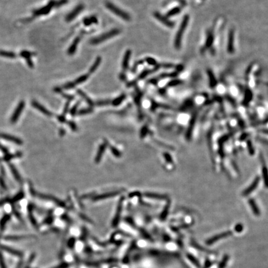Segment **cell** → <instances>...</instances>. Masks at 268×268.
Segmentation results:
<instances>
[{"label":"cell","mask_w":268,"mask_h":268,"mask_svg":"<svg viewBox=\"0 0 268 268\" xmlns=\"http://www.w3.org/2000/svg\"><path fill=\"white\" fill-rule=\"evenodd\" d=\"M146 195L147 196V197H151V198H156V199H165V196L164 195H154V194H146Z\"/></svg>","instance_id":"obj_41"},{"label":"cell","mask_w":268,"mask_h":268,"mask_svg":"<svg viewBox=\"0 0 268 268\" xmlns=\"http://www.w3.org/2000/svg\"><path fill=\"white\" fill-rule=\"evenodd\" d=\"M145 61H146L150 65H153V66H155L156 65H158L155 59H153V58H151V57H147L146 59H145Z\"/></svg>","instance_id":"obj_33"},{"label":"cell","mask_w":268,"mask_h":268,"mask_svg":"<svg viewBox=\"0 0 268 268\" xmlns=\"http://www.w3.org/2000/svg\"><path fill=\"white\" fill-rule=\"evenodd\" d=\"M235 230H236L237 231L240 232V231H241L243 230V227H242V226H241V225H238L235 227Z\"/></svg>","instance_id":"obj_52"},{"label":"cell","mask_w":268,"mask_h":268,"mask_svg":"<svg viewBox=\"0 0 268 268\" xmlns=\"http://www.w3.org/2000/svg\"><path fill=\"white\" fill-rule=\"evenodd\" d=\"M0 250H3V251H6L9 254H12V255L18 256V257L22 258V256H24V253H23L22 251H19L18 250L13 249V248H11L9 247H8V246L3 245V244H0Z\"/></svg>","instance_id":"obj_8"},{"label":"cell","mask_w":268,"mask_h":268,"mask_svg":"<svg viewBox=\"0 0 268 268\" xmlns=\"http://www.w3.org/2000/svg\"><path fill=\"white\" fill-rule=\"evenodd\" d=\"M24 197V193L22 191L19 192L16 195H15L13 198H9V204H14L15 202H17L21 200H22L23 198Z\"/></svg>","instance_id":"obj_18"},{"label":"cell","mask_w":268,"mask_h":268,"mask_svg":"<svg viewBox=\"0 0 268 268\" xmlns=\"http://www.w3.org/2000/svg\"><path fill=\"white\" fill-rule=\"evenodd\" d=\"M11 218V215L9 214H5L0 220V231H3L6 225V224L8 223V221Z\"/></svg>","instance_id":"obj_19"},{"label":"cell","mask_w":268,"mask_h":268,"mask_svg":"<svg viewBox=\"0 0 268 268\" xmlns=\"http://www.w3.org/2000/svg\"><path fill=\"white\" fill-rule=\"evenodd\" d=\"M188 21H189L188 16H186L183 18V20L181 22L179 29L176 34L175 40H174V47H175V48L176 49H179L181 47L182 36V34H183L186 27H187Z\"/></svg>","instance_id":"obj_3"},{"label":"cell","mask_w":268,"mask_h":268,"mask_svg":"<svg viewBox=\"0 0 268 268\" xmlns=\"http://www.w3.org/2000/svg\"><path fill=\"white\" fill-rule=\"evenodd\" d=\"M0 186H1V187L3 189L7 190V187H6L5 181V180L2 177H0Z\"/></svg>","instance_id":"obj_44"},{"label":"cell","mask_w":268,"mask_h":268,"mask_svg":"<svg viewBox=\"0 0 268 268\" xmlns=\"http://www.w3.org/2000/svg\"><path fill=\"white\" fill-rule=\"evenodd\" d=\"M110 103V101L109 100L106 101H99L96 102L97 106H106Z\"/></svg>","instance_id":"obj_42"},{"label":"cell","mask_w":268,"mask_h":268,"mask_svg":"<svg viewBox=\"0 0 268 268\" xmlns=\"http://www.w3.org/2000/svg\"><path fill=\"white\" fill-rule=\"evenodd\" d=\"M22 263H23L22 261H20L18 263V265H17V266H16V268H21V267H22Z\"/></svg>","instance_id":"obj_54"},{"label":"cell","mask_w":268,"mask_h":268,"mask_svg":"<svg viewBox=\"0 0 268 268\" xmlns=\"http://www.w3.org/2000/svg\"><path fill=\"white\" fill-rule=\"evenodd\" d=\"M34 18H35V17L32 16L31 18H26V19H23V20H21V22H29L32 21Z\"/></svg>","instance_id":"obj_51"},{"label":"cell","mask_w":268,"mask_h":268,"mask_svg":"<svg viewBox=\"0 0 268 268\" xmlns=\"http://www.w3.org/2000/svg\"><path fill=\"white\" fill-rule=\"evenodd\" d=\"M231 235H232V232L231 231H227L221 233L220 234L216 235L215 236H214V237H212L211 238H210L209 240H208L207 241L206 243H207V244H208V245H211V244H214L215 242H216V241H218V240H220L221 239H223L224 238L228 237H229V236H230Z\"/></svg>","instance_id":"obj_7"},{"label":"cell","mask_w":268,"mask_h":268,"mask_svg":"<svg viewBox=\"0 0 268 268\" xmlns=\"http://www.w3.org/2000/svg\"><path fill=\"white\" fill-rule=\"evenodd\" d=\"M208 75L210 76V78L211 79V81H210V83H211V86L214 87V86H215V85L216 84V80H215L214 75H212V73L211 72H209Z\"/></svg>","instance_id":"obj_40"},{"label":"cell","mask_w":268,"mask_h":268,"mask_svg":"<svg viewBox=\"0 0 268 268\" xmlns=\"http://www.w3.org/2000/svg\"><path fill=\"white\" fill-rule=\"evenodd\" d=\"M260 181V177H257L256 178V179H254V181L251 183V184L249 186L248 188H247V189L245 191H244L243 192L242 195L244 196H247L248 195H250L253 191L255 190V189L258 187V186L259 184Z\"/></svg>","instance_id":"obj_11"},{"label":"cell","mask_w":268,"mask_h":268,"mask_svg":"<svg viewBox=\"0 0 268 268\" xmlns=\"http://www.w3.org/2000/svg\"><path fill=\"white\" fill-rule=\"evenodd\" d=\"M78 104H79V102H77L75 106L73 107V108L72 109V110H71V114H72V115H73L75 114V112H76V109H77V108H78Z\"/></svg>","instance_id":"obj_49"},{"label":"cell","mask_w":268,"mask_h":268,"mask_svg":"<svg viewBox=\"0 0 268 268\" xmlns=\"http://www.w3.org/2000/svg\"><path fill=\"white\" fill-rule=\"evenodd\" d=\"M0 56L3 57L8 58V59H15L16 57V54L13 52L0 50Z\"/></svg>","instance_id":"obj_23"},{"label":"cell","mask_w":268,"mask_h":268,"mask_svg":"<svg viewBox=\"0 0 268 268\" xmlns=\"http://www.w3.org/2000/svg\"><path fill=\"white\" fill-rule=\"evenodd\" d=\"M0 138H2L4 140H6L15 143L19 145H22L23 144L22 141L20 138L14 137L13 135H9L5 134H0Z\"/></svg>","instance_id":"obj_12"},{"label":"cell","mask_w":268,"mask_h":268,"mask_svg":"<svg viewBox=\"0 0 268 268\" xmlns=\"http://www.w3.org/2000/svg\"><path fill=\"white\" fill-rule=\"evenodd\" d=\"M26 63H27L29 67H30V68L34 67V63L32 61L31 59H26Z\"/></svg>","instance_id":"obj_47"},{"label":"cell","mask_w":268,"mask_h":268,"mask_svg":"<svg viewBox=\"0 0 268 268\" xmlns=\"http://www.w3.org/2000/svg\"><path fill=\"white\" fill-rule=\"evenodd\" d=\"M13 212L14 214L16 216V217H17L18 219L21 220V217L20 214L17 211V210H16V208H15L14 207H13Z\"/></svg>","instance_id":"obj_45"},{"label":"cell","mask_w":268,"mask_h":268,"mask_svg":"<svg viewBox=\"0 0 268 268\" xmlns=\"http://www.w3.org/2000/svg\"><path fill=\"white\" fill-rule=\"evenodd\" d=\"M119 77V79L122 81H126V80H127V76H126L124 72L121 73Z\"/></svg>","instance_id":"obj_46"},{"label":"cell","mask_w":268,"mask_h":268,"mask_svg":"<svg viewBox=\"0 0 268 268\" xmlns=\"http://www.w3.org/2000/svg\"><path fill=\"white\" fill-rule=\"evenodd\" d=\"M0 268H7L3 255L1 251H0Z\"/></svg>","instance_id":"obj_34"},{"label":"cell","mask_w":268,"mask_h":268,"mask_svg":"<svg viewBox=\"0 0 268 268\" xmlns=\"http://www.w3.org/2000/svg\"><path fill=\"white\" fill-rule=\"evenodd\" d=\"M104 148H105V147H104V145H102L101 146L100 149H99V152H98V155H97V157H96V162H98V161L101 160V156H102V153H103Z\"/></svg>","instance_id":"obj_38"},{"label":"cell","mask_w":268,"mask_h":268,"mask_svg":"<svg viewBox=\"0 0 268 268\" xmlns=\"http://www.w3.org/2000/svg\"><path fill=\"white\" fill-rule=\"evenodd\" d=\"M119 192H112V193H108V194L106 195H101L100 196H98L96 197L95 201L96 200H101V199H104V198H107L109 197H112L114 195H116L117 194H118Z\"/></svg>","instance_id":"obj_31"},{"label":"cell","mask_w":268,"mask_h":268,"mask_svg":"<svg viewBox=\"0 0 268 268\" xmlns=\"http://www.w3.org/2000/svg\"><path fill=\"white\" fill-rule=\"evenodd\" d=\"M180 12V8H175L171 10H170L169 12L167 13V16L168 17H171L173 16L176 15V14L179 13Z\"/></svg>","instance_id":"obj_32"},{"label":"cell","mask_w":268,"mask_h":268,"mask_svg":"<svg viewBox=\"0 0 268 268\" xmlns=\"http://www.w3.org/2000/svg\"><path fill=\"white\" fill-rule=\"evenodd\" d=\"M88 78H89V74L83 75L80 76L79 77H78V78H76L75 79V81H73V82H74V83H75V85L76 86L77 85H79L81 83L85 82V81L88 79Z\"/></svg>","instance_id":"obj_25"},{"label":"cell","mask_w":268,"mask_h":268,"mask_svg":"<svg viewBox=\"0 0 268 268\" xmlns=\"http://www.w3.org/2000/svg\"><path fill=\"white\" fill-rule=\"evenodd\" d=\"M68 2V0H59L58 2H55V8H59L62 6L63 5L66 4Z\"/></svg>","instance_id":"obj_36"},{"label":"cell","mask_w":268,"mask_h":268,"mask_svg":"<svg viewBox=\"0 0 268 268\" xmlns=\"http://www.w3.org/2000/svg\"><path fill=\"white\" fill-rule=\"evenodd\" d=\"M187 257H188V260L193 264H194L197 267H198V268H201V264H200V263H199V262L197 260H196V258H195V257H194V256H192V255H191V254H187Z\"/></svg>","instance_id":"obj_30"},{"label":"cell","mask_w":268,"mask_h":268,"mask_svg":"<svg viewBox=\"0 0 268 268\" xmlns=\"http://www.w3.org/2000/svg\"><path fill=\"white\" fill-rule=\"evenodd\" d=\"M6 203H9V198H5V199L0 200V207Z\"/></svg>","instance_id":"obj_48"},{"label":"cell","mask_w":268,"mask_h":268,"mask_svg":"<svg viewBox=\"0 0 268 268\" xmlns=\"http://www.w3.org/2000/svg\"><path fill=\"white\" fill-rule=\"evenodd\" d=\"M131 55H132V51L130 49L127 50V51L125 52L124 55V58H123V60H122V68L124 72H126L128 68H129V62H130V59L131 57Z\"/></svg>","instance_id":"obj_9"},{"label":"cell","mask_w":268,"mask_h":268,"mask_svg":"<svg viewBox=\"0 0 268 268\" xmlns=\"http://www.w3.org/2000/svg\"><path fill=\"white\" fill-rule=\"evenodd\" d=\"M228 259H229V257H228V256L227 255H225V256H224V258L223 260H222V261H221L220 264H219L218 268H224L226 264H227V263Z\"/></svg>","instance_id":"obj_35"},{"label":"cell","mask_w":268,"mask_h":268,"mask_svg":"<svg viewBox=\"0 0 268 268\" xmlns=\"http://www.w3.org/2000/svg\"><path fill=\"white\" fill-rule=\"evenodd\" d=\"M264 133H266V134H268V130H266V131H263Z\"/></svg>","instance_id":"obj_55"},{"label":"cell","mask_w":268,"mask_h":268,"mask_svg":"<svg viewBox=\"0 0 268 268\" xmlns=\"http://www.w3.org/2000/svg\"><path fill=\"white\" fill-rule=\"evenodd\" d=\"M262 172H263V176L264 178V181L265 185L267 188H268V170L265 165V163H263V166H262Z\"/></svg>","instance_id":"obj_24"},{"label":"cell","mask_w":268,"mask_h":268,"mask_svg":"<svg viewBox=\"0 0 268 268\" xmlns=\"http://www.w3.org/2000/svg\"><path fill=\"white\" fill-rule=\"evenodd\" d=\"M234 32L231 31L229 34L228 42V51L230 53H232L234 50Z\"/></svg>","instance_id":"obj_15"},{"label":"cell","mask_w":268,"mask_h":268,"mask_svg":"<svg viewBox=\"0 0 268 268\" xmlns=\"http://www.w3.org/2000/svg\"><path fill=\"white\" fill-rule=\"evenodd\" d=\"M31 237L29 235H22V236H18V235H8L5 237V239L6 240H10V241H18L26 239Z\"/></svg>","instance_id":"obj_22"},{"label":"cell","mask_w":268,"mask_h":268,"mask_svg":"<svg viewBox=\"0 0 268 268\" xmlns=\"http://www.w3.org/2000/svg\"><path fill=\"white\" fill-rule=\"evenodd\" d=\"M84 9V6L82 4L78 5L71 13H69L66 16V21L69 22L72 21L75 18H76V16L78 15V14H79L81 11H82Z\"/></svg>","instance_id":"obj_6"},{"label":"cell","mask_w":268,"mask_h":268,"mask_svg":"<svg viewBox=\"0 0 268 268\" xmlns=\"http://www.w3.org/2000/svg\"><path fill=\"white\" fill-rule=\"evenodd\" d=\"M0 150H1L3 151V152L5 153L6 155L8 154V149L6 147H5L4 146L2 145L1 144H0Z\"/></svg>","instance_id":"obj_50"},{"label":"cell","mask_w":268,"mask_h":268,"mask_svg":"<svg viewBox=\"0 0 268 268\" xmlns=\"http://www.w3.org/2000/svg\"><path fill=\"white\" fill-rule=\"evenodd\" d=\"M125 98H126V95H125V94H122V95H121L120 96H119L118 98H117L116 99H115L113 101H112V105L113 106H118V105H119L125 99Z\"/></svg>","instance_id":"obj_29"},{"label":"cell","mask_w":268,"mask_h":268,"mask_svg":"<svg viewBox=\"0 0 268 268\" xmlns=\"http://www.w3.org/2000/svg\"><path fill=\"white\" fill-rule=\"evenodd\" d=\"M81 39V35H80V36H77V37L73 40V42L72 43L70 47H69L68 49V52H67V53H68V55L72 56V55H73L76 52V49H77V47H78V44L79 43Z\"/></svg>","instance_id":"obj_10"},{"label":"cell","mask_w":268,"mask_h":268,"mask_svg":"<svg viewBox=\"0 0 268 268\" xmlns=\"http://www.w3.org/2000/svg\"><path fill=\"white\" fill-rule=\"evenodd\" d=\"M105 6H106V7L109 11H111L112 13L115 14L116 16L120 17L121 18H122L124 21H130L131 20V17L130 15L126 13L125 11H124L123 10H122L121 8L117 7L113 3H112L109 2H106V3H105Z\"/></svg>","instance_id":"obj_2"},{"label":"cell","mask_w":268,"mask_h":268,"mask_svg":"<svg viewBox=\"0 0 268 268\" xmlns=\"http://www.w3.org/2000/svg\"><path fill=\"white\" fill-rule=\"evenodd\" d=\"M153 15L158 21H160L161 22H162L163 24H165V26H166L169 27H173V26H174L173 23L171 21H170L166 18L164 17L163 16H162L160 13L155 12L153 13Z\"/></svg>","instance_id":"obj_13"},{"label":"cell","mask_w":268,"mask_h":268,"mask_svg":"<svg viewBox=\"0 0 268 268\" xmlns=\"http://www.w3.org/2000/svg\"><path fill=\"white\" fill-rule=\"evenodd\" d=\"M52 220V218L51 217H49L45 220V221H44V222L46 224H50V223H51Z\"/></svg>","instance_id":"obj_53"},{"label":"cell","mask_w":268,"mask_h":268,"mask_svg":"<svg viewBox=\"0 0 268 268\" xmlns=\"http://www.w3.org/2000/svg\"><path fill=\"white\" fill-rule=\"evenodd\" d=\"M144 61H145L144 60H139V61L137 62L134 64V66H133V68H132V73H135L136 71H137V69L138 66L139 65H142V64H143L144 62Z\"/></svg>","instance_id":"obj_39"},{"label":"cell","mask_w":268,"mask_h":268,"mask_svg":"<svg viewBox=\"0 0 268 268\" xmlns=\"http://www.w3.org/2000/svg\"><path fill=\"white\" fill-rule=\"evenodd\" d=\"M121 32V30L119 29H113L109 32L102 34L100 36H98L96 37L92 38L90 40V44L92 45L99 44L100 43H102L104 41L107 40L109 39H111L114 36H118V35H119Z\"/></svg>","instance_id":"obj_1"},{"label":"cell","mask_w":268,"mask_h":268,"mask_svg":"<svg viewBox=\"0 0 268 268\" xmlns=\"http://www.w3.org/2000/svg\"><path fill=\"white\" fill-rule=\"evenodd\" d=\"M98 22V19L95 16H91L90 17L85 18L83 20V24L86 26H91L92 24H97Z\"/></svg>","instance_id":"obj_16"},{"label":"cell","mask_w":268,"mask_h":268,"mask_svg":"<svg viewBox=\"0 0 268 268\" xmlns=\"http://www.w3.org/2000/svg\"><path fill=\"white\" fill-rule=\"evenodd\" d=\"M75 87V85L73 81L68 82L63 86V88L65 89H72Z\"/></svg>","instance_id":"obj_37"},{"label":"cell","mask_w":268,"mask_h":268,"mask_svg":"<svg viewBox=\"0 0 268 268\" xmlns=\"http://www.w3.org/2000/svg\"><path fill=\"white\" fill-rule=\"evenodd\" d=\"M77 93L79 95H80L81 97H82L83 99H85L86 100V101L90 105V106H92V105L94 104V103H93V102L91 101V99L86 95V93L84 92L82 90L78 89Z\"/></svg>","instance_id":"obj_26"},{"label":"cell","mask_w":268,"mask_h":268,"mask_svg":"<svg viewBox=\"0 0 268 268\" xmlns=\"http://www.w3.org/2000/svg\"><path fill=\"white\" fill-rule=\"evenodd\" d=\"M101 60H102V59H101V57H98L96 58L95 62L93 63L92 66L89 69V74H92L96 72L97 68L99 67V66L100 65V64L101 63Z\"/></svg>","instance_id":"obj_17"},{"label":"cell","mask_w":268,"mask_h":268,"mask_svg":"<svg viewBox=\"0 0 268 268\" xmlns=\"http://www.w3.org/2000/svg\"><path fill=\"white\" fill-rule=\"evenodd\" d=\"M250 207H251V209H252L253 212H254V214L256 215H257V216L260 215V210H259V208H258L257 205H256L255 202H254V201H253V200H250Z\"/></svg>","instance_id":"obj_28"},{"label":"cell","mask_w":268,"mask_h":268,"mask_svg":"<svg viewBox=\"0 0 268 268\" xmlns=\"http://www.w3.org/2000/svg\"><path fill=\"white\" fill-rule=\"evenodd\" d=\"M27 210H28V213H29V220L31 222L32 224L34 226V227H37V223L36 222V219H35L33 214H32V210H33V206L32 204H29L28 207H27Z\"/></svg>","instance_id":"obj_21"},{"label":"cell","mask_w":268,"mask_h":268,"mask_svg":"<svg viewBox=\"0 0 268 268\" xmlns=\"http://www.w3.org/2000/svg\"><path fill=\"white\" fill-rule=\"evenodd\" d=\"M9 168H10V170H11V173H12L13 175V176L15 177V179H16L18 182H21L22 181V178H21V176H20V174H19V172H18V170H16V168L15 167L14 165H11V164H9Z\"/></svg>","instance_id":"obj_20"},{"label":"cell","mask_w":268,"mask_h":268,"mask_svg":"<svg viewBox=\"0 0 268 268\" xmlns=\"http://www.w3.org/2000/svg\"><path fill=\"white\" fill-rule=\"evenodd\" d=\"M92 111V108H88V109H85L81 110L79 113L80 114V115H84V114H86L90 113Z\"/></svg>","instance_id":"obj_43"},{"label":"cell","mask_w":268,"mask_h":268,"mask_svg":"<svg viewBox=\"0 0 268 268\" xmlns=\"http://www.w3.org/2000/svg\"><path fill=\"white\" fill-rule=\"evenodd\" d=\"M32 106L34 108H36L38 111H40L42 113H43L45 115L49 116V117H50V116L52 115V114L49 111H48L45 107H44L42 105H41L40 104H39V102H37L36 101H33L32 102Z\"/></svg>","instance_id":"obj_14"},{"label":"cell","mask_w":268,"mask_h":268,"mask_svg":"<svg viewBox=\"0 0 268 268\" xmlns=\"http://www.w3.org/2000/svg\"><path fill=\"white\" fill-rule=\"evenodd\" d=\"M55 1H54V0H51V1L49 2V3L46 6H43L38 9L33 11V16L36 18L37 16L48 15L51 11L53 7L55 6Z\"/></svg>","instance_id":"obj_4"},{"label":"cell","mask_w":268,"mask_h":268,"mask_svg":"<svg viewBox=\"0 0 268 268\" xmlns=\"http://www.w3.org/2000/svg\"><path fill=\"white\" fill-rule=\"evenodd\" d=\"M19 55L25 59H31L32 57L36 55V53L28 50H22L20 52Z\"/></svg>","instance_id":"obj_27"},{"label":"cell","mask_w":268,"mask_h":268,"mask_svg":"<svg viewBox=\"0 0 268 268\" xmlns=\"http://www.w3.org/2000/svg\"><path fill=\"white\" fill-rule=\"evenodd\" d=\"M25 106V102L24 101H21L19 102L18 106L16 107L15 111H14L12 116L11 118V122L12 124H15L18 120L19 116L21 115L23 109Z\"/></svg>","instance_id":"obj_5"}]
</instances>
